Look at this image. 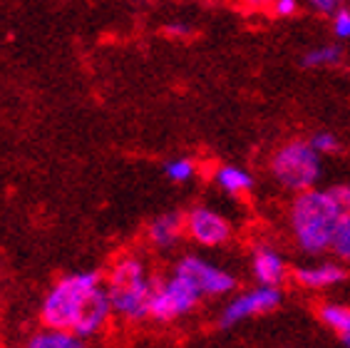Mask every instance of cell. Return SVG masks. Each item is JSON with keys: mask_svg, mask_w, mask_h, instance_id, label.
<instances>
[{"mask_svg": "<svg viewBox=\"0 0 350 348\" xmlns=\"http://www.w3.org/2000/svg\"><path fill=\"white\" fill-rule=\"evenodd\" d=\"M345 216L333 189H304L291 204V229L298 247L306 254L316 256L328 251L336 224Z\"/></svg>", "mask_w": 350, "mask_h": 348, "instance_id": "1", "label": "cell"}, {"mask_svg": "<svg viewBox=\"0 0 350 348\" xmlns=\"http://www.w3.org/2000/svg\"><path fill=\"white\" fill-rule=\"evenodd\" d=\"M157 279L149 274L147 264L137 256H122L107 276V296L112 314L124 321H142L149 316V301L154 294Z\"/></svg>", "mask_w": 350, "mask_h": 348, "instance_id": "2", "label": "cell"}, {"mask_svg": "<svg viewBox=\"0 0 350 348\" xmlns=\"http://www.w3.org/2000/svg\"><path fill=\"white\" fill-rule=\"evenodd\" d=\"M102 284H105V279H102L100 271H77V274H70L65 279H60V282L47 291L45 299H42V306H40L42 323L45 326L72 331L85 303L90 301V296Z\"/></svg>", "mask_w": 350, "mask_h": 348, "instance_id": "3", "label": "cell"}, {"mask_svg": "<svg viewBox=\"0 0 350 348\" xmlns=\"http://www.w3.org/2000/svg\"><path fill=\"white\" fill-rule=\"evenodd\" d=\"M271 172L291 192H304L316 187L321 179V154L310 147V142L293 140L283 145L271 162Z\"/></svg>", "mask_w": 350, "mask_h": 348, "instance_id": "4", "label": "cell"}, {"mask_svg": "<svg viewBox=\"0 0 350 348\" xmlns=\"http://www.w3.org/2000/svg\"><path fill=\"white\" fill-rule=\"evenodd\" d=\"M199 301H202V294L184 276L172 271L169 279L157 282L152 301H149V319H154L159 323H169L174 319L191 314Z\"/></svg>", "mask_w": 350, "mask_h": 348, "instance_id": "5", "label": "cell"}, {"mask_svg": "<svg viewBox=\"0 0 350 348\" xmlns=\"http://www.w3.org/2000/svg\"><path fill=\"white\" fill-rule=\"evenodd\" d=\"M174 271L184 276L202 296H226L236 288V279L226 269L214 266L202 256H184Z\"/></svg>", "mask_w": 350, "mask_h": 348, "instance_id": "6", "label": "cell"}, {"mask_svg": "<svg viewBox=\"0 0 350 348\" xmlns=\"http://www.w3.org/2000/svg\"><path fill=\"white\" fill-rule=\"evenodd\" d=\"M278 303H281V288L271 286V284H258L256 288H251L246 294H239L224 306L219 326L231 328L236 323H243L251 316L269 314V311L278 308Z\"/></svg>", "mask_w": 350, "mask_h": 348, "instance_id": "7", "label": "cell"}, {"mask_svg": "<svg viewBox=\"0 0 350 348\" xmlns=\"http://www.w3.org/2000/svg\"><path fill=\"white\" fill-rule=\"evenodd\" d=\"M184 232L202 247H221L231 236L229 219L209 207H196L184 216Z\"/></svg>", "mask_w": 350, "mask_h": 348, "instance_id": "8", "label": "cell"}, {"mask_svg": "<svg viewBox=\"0 0 350 348\" xmlns=\"http://www.w3.org/2000/svg\"><path fill=\"white\" fill-rule=\"evenodd\" d=\"M112 316L115 314H112V303H109L107 288H105V284H102V286L90 296V301L85 303L80 319H77V323L72 326V334L80 336L82 341L94 338L102 328L107 326V321L112 319Z\"/></svg>", "mask_w": 350, "mask_h": 348, "instance_id": "9", "label": "cell"}, {"mask_svg": "<svg viewBox=\"0 0 350 348\" xmlns=\"http://www.w3.org/2000/svg\"><path fill=\"white\" fill-rule=\"evenodd\" d=\"M251 269H254V276H256L258 284H271V286H281L286 274H288L283 256L271 247H258L254 251Z\"/></svg>", "mask_w": 350, "mask_h": 348, "instance_id": "10", "label": "cell"}, {"mask_svg": "<svg viewBox=\"0 0 350 348\" xmlns=\"http://www.w3.org/2000/svg\"><path fill=\"white\" fill-rule=\"evenodd\" d=\"M345 276L348 274L340 264L325 261V264H316V266H301L296 271V282L306 288H328L345 282Z\"/></svg>", "mask_w": 350, "mask_h": 348, "instance_id": "11", "label": "cell"}, {"mask_svg": "<svg viewBox=\"0 0 350 348\" xmlns=\"http://www.w3.org/2000/svg\"><path fill=\"white\" fill-rule=\"evenodd\" d=\"M182 234H184V216L179 212H167V214H159L157 219L149 221L147 236L159 249L174 247Z\"/></svg>", "mask_w": 350, "mask_h": 348, "instance_id": "12", "label": "cell"}, {"mask_svg": "<svg viewBox=\"0 0 350 348\" xmlns=\"http://www.w3.org/2000/svg\"><path fill=\"white\" fill-rule=\"evenodd\" d=\"M216 187L226 192L231 197H241L254 189V177L243 167H234V164H224L214 172Z\"/></svg>", "mask_w": 350, "mask_h": 348, "instance_id": "13", "label": "cell"}, {"mask_svg": "<svg viewBox=\"0 0 350 348\" xmlns=\"http://www.w3.org/2000/svg\"><path fill=\"white\" fill-rule=\"evenodd\" d=\"M82 338L68 328H55V326H45L40 334H35L30 338V348H80Z\"/></svg>", "mask_w": 350, "mask_h": 348, "instance_id": "14", "label": "cell"}, {"mask_svg": "<svg viewBox=\"0 0 350 348\" xmlns=\"http://www.w3.org/2000/svg\"><path fill=\"white\" fill-rule=\"evenodd\" d=\"M318 316L323 326H328L333 334H338V338L350 336V308L340 306V303H323L318 308Z\"/></svg>", "mask_w": 350, "mask_h": 348, "instance_id": "15", "label": "cell"}, {"mask_svg": "<svg viewBox=\"0 0 350 348\" xmlns=\"http://www.w3.org/2000/svg\"><path fill=\"white\" fill-rule=\"evenodd\" d=\"M328 251L336 256V259L350 261V214H345L343 219L336 224L333 236H330Z\"/></svg>", "mask_w": 350, "mask_h": 348, "instance_id": "16", "label": "cell"}, {"mask_svg": "<svg viewBox=\"0 0 350 348\" xmlns=\"http://www.w3.org/2000/svg\"><path fill=\"white\" fill-rule=\"evenodd\" d=\"M343 60V50L338 45H321L316 50L306 53L304 65L306 67H336L338 62Z\"/></svg>", "mask_w": 350, "mask_h": 348, "instance_id": "17", "label": "cell"}, {"mask_svg": "<svg viewBox=\"0 0 350 348\" xmlns=\"http://www.w3.org/2000/svg\"><path fill=\"white\" fill-rule=\"evenodd\" d=\"M194 174H196V164H194V160H189V157H176V160H169L167 164H164V177H167L169 182H176V184L189 182Z\"/></svg>", "mask_w": 350, "mask_h": 348, "instance_id": "18", "label": "cell"}, {"mask_svg": "<svg viewBox=\"0 0 350 348\" xmlns=\"http://www.w3.org/2000/svg\"><path fill=\"white\" fill-rule=\"evenodd\" d=\"M333 18V35L338 40H350V8H338Z\"/></svg>", "mask_w": 350, "mask_h": 348, "instance_id": "19", "label": "cell"}, {"mask_svg": "<svg viewBox=\"0 0 350 348\" xmlns=\"http://www.w3.org/2000/svg\"><path fill=\"white\" fill-rule=\"evenodd\" d=\"M308 142H310V147L316 149V152L321 154V157H323V154L336 152V149H338L336 134H330V132H316Z\"/></svg>", "mask_w": 350, "mask_h": 348, "instance_id": "20", "label": "cell"}, {"mask_svg": "<svg viewBox=\"0 0 350 348\" xmlns=\"http://www.w3.org/2000/svg\"><path fill=\"white\" fill-rule=\"evenodd\" d=\"M271 13L276 18H293L298 13V0H273L271 3Z\"/></svg>", "mask_w": 350, "mask_h": 348, "instance_id": "21", "label": "cell"}, {"mask_svg": "<svg viewBox=\"0 0 350 348\" xmlns=\"http://www.w3.org/2000/svg\"><path fill=\"white\" fill-rule=\"evenodd\" d=\"M308 3L316 8L318 13H323V15H333L338 8L343 5V0H308Z\"/></svg>", "mask_w": 350, "mask_h": 348, "instance_id": "22", "label": "cell"}, {"mask_svg": "<svg viewBox=\"0 0 350 348\" xmlns=\"http://www.w3.org/2000/svg\"><path fill=\"white\" fill-rule=\"evenodd\" d=\"M273 0H246V5L254 8V10H263V8H271Z\"/></svg>", "mask_w": 350, "mask_h": 348, "instance_id": "23", "label": "cell"}, {"mask_svg": "<svg viewBox=\"0 0 350 348\" xmlns=\"http://www.w3.org/2000/svg\"><path fill=\"white\" fill-rule=\"evenodd\" d=\"M167 33H172V35H189V27L187 25H169Z\"/></svg>", "mask_w": 350, "mask_h": 348, "instance_id": "24", "label": "cell"}]
</instances>
